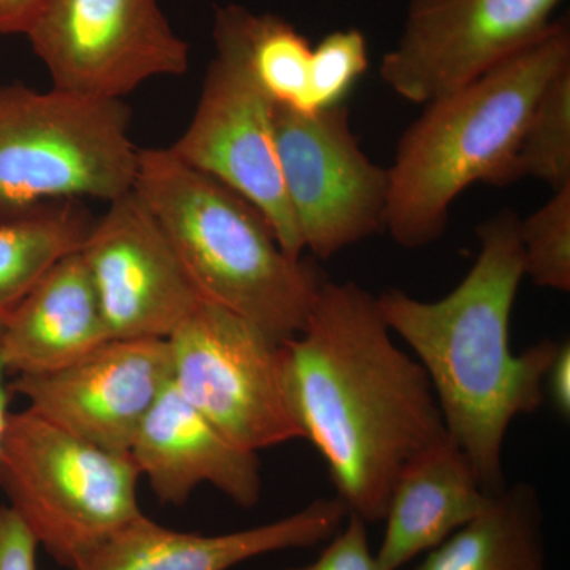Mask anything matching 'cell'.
<instances>
[{
    "instance_id": "obj_28",
    "label": "cell",
    "mask_w": 570,
    "mask_h": 570,
    "mask_svg": "<svg viewBox=\"0 0 570 570\" xmlns=\"http://www.w3.org/2000/svg\"><path fill=\"white\" fill-rule=\"evenodd\" d=\"M7 374H9V371H7L6 362H3L2 351H0V450H2L3 438H6L7 425H9L10 419V389L6 382Z\"/></svg>"
},
{
    "instance_id": "obj_1",
    "label": "cell",
    "mask_w": 570,
    "mask_h": 570,
    "mask_svg": "<svg viewBox=\"0 0 570 570\" xmlns=\"http://www.w3.org/2000/svg\"><path fill=\"white\" fill-rule=\"evenodd\" d=\"M288 407L348 513L384 521L401 469L445 436L425 370L401 351L376 296L326 279L305 330L281 344Z\"/></svg>"
},
{
    "instance_id": "obj_16",
    "label": "cell",
    "mask_w": 570,
    "mask_h": 570,
    "mask_svg": "<svg viewBox=\"0 0 570 570\" xmlns=\"http://www.w3.org/2000/svg\"><path fill=\"white\" fill-rule=\"evenodd\" d=\"M111 340L80 250L52 266L6 317L0 351L7 371L37 376L73 365Z\"/></svg>"
},
{
    "instance_id": "obj_8",
    "label": "cell",
    "mask_w": 570,
    "mask_h": 570,
    "mask_svg": "<svg viewBox=\"0 0 570 570\" xmlns=\"http://www.w3.org/2000/svg\"><path fill=\"white\" fill-rule=\"evenodd\" d=\"M216 55L206 69L193 119L170 151L250 202L272 225L285 254L302 258V235L285 195L272 100L254 80L238 41L214 20Z\"/></svg>"
},
{
    "instance_id": "obj_17",
    "label": "cell",
    "mask_w": 570,
    "mask_h": 570,
    "mask_svg": "<svg viewBox=\"0 0 570 570\" xmlns=\"http://www.w3.org/2000/svg\"><path fill=\"white\" fill-rule=\"evenodd\" d=\"M491 498L466 453L445 434L420 450L397 474L377 560L387 570L403 568L475 519Z\"/></svg>"
},
{
    "instance_id": "obj_18",
    "label": "cell",
    "mask_w": 570,
    "mask_h": 570,
    "mask_svg": "<svg viewBox=\"0 0 570 570\" xmlns=\"http://www.w3.org/2000/svg\"><path fill=\"white\" fill-rule=\"evenodd\" d=\"M417 570H549L538 490L521 482L428 551Z\"/></svg>"
},
{
    "instance_id": "obj_21",
    "label": "cell",
    "mask_w": 570,
    "mask_h": 570,
    "mask_svg": "<svg viewBox=\"0 0 570 570\" xmlns=\"http://www.w3.org/2000/svg\"><path fill=\"white\" fill-rule=\"evenodd\" d=\"M534 178L551 189L570 186V66L542 89L513 153L508 184Z\"/></svg>"
},
{
    "instance_id": "obj_4",
    "label": "cell",
    "mask_w": 570,
    "mask_h": 570,
    "mask_svg": "<svg viewBox=\"0 0 570 570\" xmlns=\"http://www.w3.org/2000/svg\"><path fill=\"white\" fill-rule=\"evenodd\" d=\"M134 190L205 302L245 318L277 344L305 330L324 272L285 254L250 202L168 148L140 149Z\"/></svg>"
},
{
    "instance_id": "obj_12",
    "label": "cell",
    "mask_w": 570,
    "mask_h": 570,
    "mask_svg": "<svg viewBox=\"0 0 570 570\" xmlns=\"http://www.w3.org/2000/svg\"><path fill=\"white\" fill-rule=\"evenodd\" d=\"M80 253L111 340H168L204 302L135 190L92 220Z\"/></svg>"
},
{
    "instance_id": "obj_24",
    "label": "cell",
    "mask_w": 570,
    "mask_h": 570,
    "mask_svg": "<svg viewBox=\"0 0 570 570\" xmlns=\"http://www.w3.org/2000/svg\"><path fill=\"white\" fill-rule=\"evenodd\" d=\"M366 527L365 521L348 513L346 527L326 540L328 543L316 561L284 570H387L371 550Z\"/></svg>"
},
{
    "instance_id": "obj_27",
    "label": "cell",
    "mask_w": 570,
    "mask_h": 570,
    "mask_svg": "<svg viewBox=\"0 0 570 570\" xmlns=\"http://www.w3.org/2000/svg\"><path fill=\"white\" fill-rule=\"evenodd\" d=\"M52 0H0V36H26Z\"/></svg>"
},
{
    "instance_id": "obj_15",
    "label": "cell",
    "mask_w": 570,
    "mask_h": 570,
    "mask_svg": "<svg viewBox=\"0 0 570 570\" xmlns=\"http://www.w3.org/2000/svg\"><path fill=\"white\" fill-rule=\"evenodd\" d=\"M127 453L167 504H184L205 483L243 509L261 501L258 453L225 438L171 382L142 419Z\"/></svg>"
},
{
    "instance_id": "obj_25",
    "label": "cell",
    "mask_w": 570,
    "mask_h": 570,
    "mask_svg": "<svg viewBox=\"0 0 570 570\" xmlns=\"http://www.w3.org/2000/svg\"><path fill=\"white\" fill-rule=\"evenodd\" d=\"M39 542L11 508H0V570H37Z\"/></svg>"
},
{
    "instance_id": "obj_7",
    "label": "cell",
    "mask_w": 570,
    "mask_h": 570,
    "mask_svg": "<svg viewBox=\"0 0 570 570\" xmlns=\"http://www.w3.org/2000/svg\"><path fill=\"white\" fill-rule=\"evenodd\" d=\"M171 384L238 448L305 439L288 407L281 344L230 311L202 302L168 337Z\"/></svg>"
},
{
    "instance_id": "obj_10",
    "label": "cell",
    "mask_w": 570,
    "mask_h": 570,
    "mask_svg": "<svg viewBox=\"0 0 570 570\" xmlns=\"http://www.w3.org/2000/svg\"><path fill=\"white\" fill-rule=\"evenodd\" d=\"M26 37L52 88L97 99L122 100L189 69V45L159 0H52Z\"/></svg>"
},
{
    "instance_id": "obj_2",
    "label": "cell",
    "mask_w": 570,
    "mask_h": 570,
    "mask_svg": "<svg viewBox=\"0 0 570 570\" xmlns=\"http://www.w3.org/2000/svg\"><path fill=\"white\" fill-rule=\"evenodd\" d=\"M480 250L444 298L423 302L389 288L376 296L390 332L406 341L436 395L445 431L471 460L490 497L508 487L510 423L546 401V377L560 343L510 348V317L524 277L520 217L502 209L479 225Z\"/></svg>"
},
{
    "instance_id": "obj_9",
    "label": "cell",
    "mask_w": 570,
    "mask_h": 570,
    "mask_svg": "<svg viewBox=\"0 0 570 570\" xmlns=\"http://www.w3.org/2000/svg\"><path fill=\"white\" fill-rule=\"evenodd\" d=\"M277 159L305 250L328 261L385 227L389 168L360 145L343 104L316 112L273 107Z\"/></svg>"
},
{
    "instance_id": "obj_23",
    "label": "cell",
    "mask_w": 570,
    "mask_h": 570,
    "mask_svg": "<svg viewBox=\"0 0 570 570\" xmlns=\"http://www.w3.org/2000/svg\"><path fill=\"white\" fill-rule=\"evenodd\" d=\"M365 33L358 29L335 31L313 47L311 66V102L313 110L341 105L352 86L367 69Z\"/></svg>"
},
{
    "instance_id": "obj_14",
    "label": "cell",
    "mask_w": 570,
    "mask_h": 570,
    "mask_svg": "<svg viewBox=\"0 0 570 570\" xmlns=\"http://www.w3.org/2000/svg\"><path fill=\"white\" fill-rule=\"evenodd\" d=\"M347 515L340 498H321L272 523L205 535L160 527L142 513L82 554L70 570H230L264 554L326 542Z\"/></svg>"
},
{
    "instance_id": "obj_6",
    "label": "cell",
    "mask_w": 570,
    "mask_h": 570,
    "mask_svg": "<svg viewBox=\"0 0 570 570\" xmlns=\"http://www.w3.org/2000/svg\"><path fill=\"white\" fill-rule=\"evenodd\" d=\"M140 478L129 453L73 436L31 409L10 414L0 487L39 546L66 568L142 515Z\"/></svg>"
},
{
    "instance_id": "obj_13",
    "label": "cell",
    "mask_w": 570,
    "mask_h": 570,
    "mask_svg": "<svg viewBox=\"0 0 570 570\" xmlns=\"http://www.w3.org/2000/svg\"><path fill=\"white\" fill-rule=\"evenodd\" d=\"M171 382L167 340H110L73 365L17 376L10 393L40 417L112 452H129L149 409Z\"/></svg>"
},
{
    "instance_id": "obj_26",
    "label": "cell",
    "mask_w": 570,
    "mask_h": 570,
    "mask_svg": "<svg viewBox=\"0 0 570 570\" xmlns=\"http://www.w3.org/2000/svg\"><path fill=\"white\" fill-rule=\"evenodd\" d=\"M546 396L562 419L570 417V344L562 341L546 377Z\"/></svg>"
},
{
    "instance_id": "obj_19",
    "label": "cell",
    "mask_w": 570,
    "mask_h": 570,
    "mask_svg": "<svg viewBox=\"0 0 570 570\" xmlns=\"http://www.w3.org/2000/svg\"><path fill=\"white\" fill-rule=\"evenodd\" d=\"M92 220L75 202H50L0 223V318L52 266L81 249Z\"/></svg>"
},
{
    "instance_id": "obj_22",
    "label": "cell",
    "mask_w": 570,
    "mask_h": 570,
    "mask_svg": "<svg viewBox=\"0 0 570 570\" xmlns=\"http://www.w3.org/2000/svg\"><path fill=\"white\" fill-rule=\"evenodd\" d=\"M524 277L538 287L570 291V186L520 219Z\"/></svg>"
},
{
    "instance_id": "obj_20",
    "label": "cell",
    "mask_w": 570,
    "mask_h": 570,
    "mask_svg": "<svg viewBox=\"0 0 570 570\" xmlns=\"http://www.w3.org/2000/svg\"><path fill=\"white\" fill-rule=\"evenodd\" d=\"M214 20L238 41L254 80L273 105L316 112L311 102L313 47L294 24L236 3L217 7Z\"/></svg>"
},
{
    "instance_id": "obj_11",
    "label": "cell",
    "mask_w": 570,
    "mask_h": 570,
    "mask_svg": "<svg viewBox=\"0 0 570 570\" xmlns=\"http://www.w3.org/2000/svg\"><path fill=\"white\" fill-rule=\"evenodd\" d=\"M562 0H411L381 78L407 102L463 88L539 40Z\"/></svg>"
},
{
    "instance_id": "obj_3",
    "label": "cell",
    "mask_w": 570,
    "mask_h": 570,
    "mask_svg": "<svg viewBox=\"0 0 570 570\" xmlns=\"http://www.w3.org/2000/svg\"><path fill=\"white\" fill-rule=\"evenodd\" d=\"M570 66V29L539 40L456 91L425 105L401 135L389 167L385 227L407 249L438 242L450 208L474 183L508 186L528 116L547 82Z\"/></svg>"
},
{
    "instance_id": "obj_5",
    "label": "cell",
    "mask_w": 570,
    "mask_h": 570,
    "mask_svg": "<svg viewBox=\"0 0 570 570\" xmlns=\"http://www.w3.org/2000/svg\"><path fill=\"white\" fill-rule=\"evenodd\" d=\"M124 100L0 85V223L50 202L134 190L138 154Z\"/></svg>"
}]
</instances>
